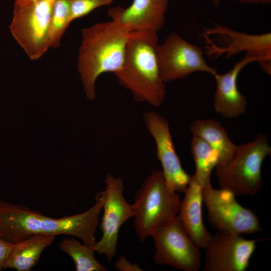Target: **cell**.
<instances>
[{
  "instance_id": "1",
  "label": "cell",
  "mask_w": 271,
  "mask_h": 271,
  "mask_svg": "<svg viewBox=\"0 0 271 271\" xmlns=\"http://www.w3.org/2000/svg\"><path fill=\"white\" fill-rule=\"evenodd\" d=\"M88 210L79 214L54 218L22 204L0 200V237L17 243L34 234L66 235L80 239L94 250L95 234L102 209L101 192Z\"/></svg>"
},
{
  "instance_id": "2",
  "label": "cell",
  "mask_w": 271,
  "mask_h": 271,
  "mask_svg": "<svg viewBox=\"0 0 271 271\" xmlns=\"http://www.w3.org/2000/svg\"><path fill=\"white\" fill-rule=\"evenodd\" d=\"M130 33L111 20L81 30L77 69L88 99H95V83L100 75L114 74L121 69Z\"/></svg>"
},
{
  "instance_id": "3",
  "label": "cell",
  "mask_w": 271,
  "mask_h": 271,
  "mask_svg": "<svg viewBox=\"0 0 271 271\" xmlns=\"http://www.w3.org/2000/svg\"><path fill=\"white\" fill-rule=\"evenodd\" d=\"M157 33L147 29L131 32L122 66L114 74L136 101L155 107L163 103L166 93L156 53Z\"/></svg>"
},
{
  "instance_id": "4",
  "label": "cell",
  "mask_w": 271,
  "mask_h": 271,
  "mask_svg": "<svg viewBox=\"0 0 271 271\" xmlns=\"http://www.w3.org/2000/svg\"><path fill=\"white\" fill-rule=\"evenodd\" d=\"M181 202L177 192L167 186L162 170H153L136 192L132 205L133 226L141 242L178 215Z\"/></svg>"
},
{
  "instance_id": "5",
  "label": "cell",
  "mask_w": 271,
  "mask_h": 271,
  "mask_svg": "<svg viewBox=\"0 0 271 271\" xmlns=\"http://www.w3.org/2000/svg\"><path fill=\"white\" fill-rule=\"evenodd\" d=\"M270 153L267 137L262 133L251 142L237 146L229 160L215 168L220 188L236 196L256 195L262 186V165Z\"/></svg>"
},
{
  "instance_id": "6",
  "label": "cell",
  "mask_w": 271,
  "mask_h": 271,
  "mask_svg": "<svg viewBox=\"0 0 271 271\" xmlns=\"http://www.w3.org/2000/svg\"><path fill=\"white\" fill-rule=\"evenodd\" d=\"M205 54L217 58L224 55L227 58L244 52L255 58L261 70L271 74V33L250 34L234 30L219 24L205 27Z\"/></svg>"
},
{
  "instance_id": "7",
  "label": "cell",
  "mask_w": 271,
  "mask_h": 271,
  "mask_svg": "<svg viewBox=\"0 0 271 271\" xmlns=\"http://www.w3.org/2000/svg\"><path fill=\"white\" fill-rule=\"evenodd\" d=\"M55 0H33L14 6L10 31L31 60L40 59L49 49L48 35Z\"/></svg>"
},
{
  "instance_id": "8",
  "label": "cell",
  "mask_w": 271,
  "mask_h": 271,
  "mask_svg": "<svg viewBox=\"0 0 271 271\" xmlns=\"http://www.w3.org/2000/svg\"><path fill=\"white\" fill-rule=\"evenodd\" d=\"M230 191L215 189L212 185L202 189L203 203L208 221L217 231L242 235L260 232L259 220L251 209L240 204Z\"/></svg>"
},
{
  "instance_id": "9",
  "label": "cell",
  "mask_w": 271,
  "mask_h": 271,
  "mask_svg": "<svg viewBox=\"0 0 271 271\" xmlns=\"http://www.w3.org/2000/svg\"><path fill=\"white\" fill-rule=\"evenodd\" d=\"M153 258L158 264L168 265L184 271H198L202 264L201 249L183 225L178 215L151 235Z\"/></svg>"
},
{
  "instance_id": "10",
  "label": "cell",
  "mask_w": 271,
  "mask_h": 271,
  "mask_svg": "<svg viewBox=\"0 0 271 271\" xmlns=\"http://www.w3.org/2000/svg\"><path fill=\"white\" fill-rule=\"evenodd\" d=\"M160 72L165 83L186 78L193 73L203 72L212 75L215 68L205 60L204 51L176 33L170 34L163 43L156 47Z\"/></svg>"
},
{
  "instance_id": "11",
  "label": "cell",
  "mask_w": 271,
  "mask_h": 271,
  "mask_svg": "<svg viewBox=\"0 0 271 271\" xmlns=\"http://www.w3.org/2000/svg\"><path fill=\"white\" fill-rule=\"evenodd\" d=\"M105 189L101 192L103 215L101 223L102 236L96 241L94 251L104 254L111 261L116 253L118 233L121 226L133 217L132 205L125 199L122 179L108 173L105 179Z\"/></svg>"
},
{
  "instance_id": "12",
  "label": "cell",
  "mask_w": 271,
  "mask_h": 271,
  "mask_svg": "<svg viewBox=\"0 0 271 271\" xmlns=\"http://www.w3.org/2000/svg\"><path fill=\"white\" fill-rule=\"evenodd\" d=\"M258 240L217 231L205 247L204 271H245Z\"/></svg>"
},
{
  "instance_id": "13",
  "label": "cell",
  "mask_w": 271,
  "mask_h": 271,
  "mask_svg": "<svg viewBox=\"0 0 271 271\" xmlns=\"http://www.w3.org/2000/svg\"><path fill=\"white\" fill-rule=\"evenodd\" d=\"M146 127L156 146V155L162 167L168 188L177 193H183L191 178L184 170L171 134L167 120L159 113L149 111L144 114Z\"/></svg>"
},
{
  "instance_id": "14",
  "label": "cell",
  "mask_w": 271,
  "mask_h": 271,
  "mask_svg": "<svg viewBox=\"0 0 271 271\" xmlns=\"http://www.w3.org/2000/svg\"><path fill=\"white\" fill-rule=\"evenodd\" d=\"M168 4L169 0H133L127 8L109 9L107 16L130 32L147 29L158 33L164 27Z\"/></svg>"
},
{
  "instance_id": "15",
  "label": "cell",
  "mask_w": 271,
  "mask_h": 271,
  "mask_svg": "<svg viewBox=\"0 0 271 271\" xmlns=\"http://www.w3.org/2000/svg\"><path fill=\"white\" fill-rule=\"evenodd\" d=\"M257 61L255 58L245 55L225 73H217L213 75L216 81L213 107L217 113L226 118H236L245 114L247 101L238 89L237 79L246 66Z\"/></svg>"
},
{
  "instance_id": "16",
  "label": "cell",
  "mask_w": 271,
  "mask_h": 271,
  "mask_svg": "<svg viewBox=\"0 0 271 271\" xmlns=\"http://www.w3.org/2000/svg\"><path fill=\"white\" fill-rule=\"evenodd\" d=\"M183 193L178 215L195 243L204 249L212 235L203 223L202 188L193 175Z\"/></svg>"
},
{
  "instance_id": "17",
  "label": "cell",
  "mask_w": 271,
  "mask_h": 271,
  "mask_svg": "<svg viewBox=\"0 0 271 271\" xmlns=\"http://www.w3.org/2000/svg\"><path fill=\"white\" fill-rule=\"evenodd\" d=\"M190 129L193 136L202 139L216 153L218 164L229 160L236 151L237 146L231 141L225 129L217 120L197 119Z\"/></svg>"
},
{
  "instance_id": "18",
  "label": "cell",
  "mask_w": 271,
  "mask_h": 271,
  "mask_svg": "<svg viewBox=\"0 0 271 271\" xmlns=\"http://www.w3.org/2000/svg\"><path fill=\"white\" fill-rule=\"evenodd\" d=\"M55 239V235L34 234L15 243L6 269L30 271L38 263L41 254Z\"/></svg>"
},
{
  "instance_id": "19",
  "label": "cell",
  "mask_w": 271,
  "mask_h": 271,
  "mask_svg": "<svg viewBox=\"0 0 271 271\" xmlns=\"http://www.w3.org/2000/svg\"><path fill=\"white\" fill-rule=\"evenodd\" d=\"M191 153L195 166L193 176L202 189L211 186V173L219 164L216 153L204 141L195 136L191 139Z\"/></svg>"
},
{
  "instance_id": "20",
  "label": "cell",
  "mask_w": 271,
  "mask_h": 271,
  "mask_svg": "<svg viewBox=\"0 0 271 271\" xmlns=\"http://www.w3.org/2000/svg\"><path fill=\"white\" fill-rule=\"evenodd\" d=\"M60 249L73 259L76 271H107L94 256V250L76 240L72 236L64 238L59 244Z\"/></svg>"
},
{
  "instance_id": "21",
  "label": "cell",
  "mask_w": 271,
  "mask_h": 271,
  "mask_svg": "<svg viewBox=\"0 0 271 271\" xmlns=\"http://www.w3.org/2000/svg\"><path fill=\"white\" fill-rule=\"evenodd\" d=\"M71 0H55L48 35L49 48L60 46L62 37L69 27Z\"/></svg>"
},
{
  "instance_id": "22",
  "label": "cell",
  "mask_w": 271,
  "mask_h": 271,
  "mask_svg": "<svg viewBox=\"0 0 271 271\" xmlns=\"http://www.w3.org/2000/svg\"><path fill=\"white\" fill-rule=\"evenodd\" d=\"M113 0H71L69 23L87 16L97 8L111 4Z\"/></svg>"
},
{
  "instance_id": "23",
  "label": "cell",
  "mask_w": 271,
  "mask_h": 271,
  "mask_svg": "<svg viewBox=\"0 0 271 271\" xmlns=\"http://www.w3.org/2000/svg\"><path fill=\"white\" fill-rule=\"evenodd\" d=\"M14 245V243L7 241L0 237V270L6 269Z\"/></svg>"
},
{
  "instance_id": "24",
  "label": "cell",
  "mask_w": 271,
  "mask_h": 271,
  "mask_svg": "<svg viewBox=\"0 0 271 271\" xmlns=\"http://www.w3.org/2000/svg\"><path fill=\"white\" fill-rule=\"evenodd\" d=\"M115 267L119 271H142L137 264L132 263L124 256H120L114 262Z\"/></svg>"
},
{
  "instance_id": "25",
  "label": "cell",
  "mask_w": 271,
  "mask_h": 271,
  "mask_svg": "<svg viewBox=\"0 0 271 271\" xmlns=\"http://www.w3.org/2000/svg\"><path fill=\"white\" fill-rule=\"evenodd\" d=\"M222 0H211L216 6H218ZM244 4H266L271 2V0H234Z\"/></svg>"
},
{
  "instance_id": "26",
  "label": "cell",
  "mask_w": 271,
  "mask_h": 271,
  "mask_svg": "<svg viewBox=\"0 0 271 271\" xmlns=\"http://www.w3.org/2000/svg\"><path fill=\"white\" fill-rule=\"evenodd\" d=\"M33 0H15L14 6L23 5L31 2Z\"/></svg>"
}]
</instances>
